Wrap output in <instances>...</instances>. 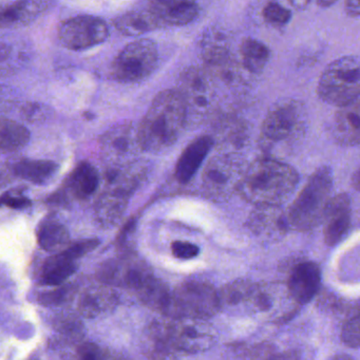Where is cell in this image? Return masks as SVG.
Masks as SVG:
<instances>
[{
	"mask_svg": "<svg viewBox=\"0 0 360 360\" xmlns=\"http://www.w3.org/2000/svg\"><path fill=\"white\" fill-rule=\"evenodd\" d=\"M101 151L109 168L119 167L135 162L139 147L137 127L132 123H123L111 127L101 137Z\"/></svg>",
	"mask_w": 360,
	"mask_h": 360,
	"instance_id": "7c38bea8",
	"label": "cell"
},
{
	"mask_svg": "<svg viewBox=\"0 0 360 360\" xmlns=\"http://www.w3.org/2000/svg\"><path fill=\"white\" fill-rule=\"evenodd\" d=\"M179 93L186 112V125L198 126L214 111V93L207 74L189 68L180 76Z\"/></svg>",
	"mask_w": 360,
	"mask_h": 360,
	"instance_id": "52a82bcc",
	"label": "cell"
},
{
	"mask_svg": "<svg viewBox=\"0 0 360 360\" xmlns=\"http://www.w3.org/2000/svg\"><path fill=\"white\" fill-rule=\"evenodd\" d=\"M157 60V44L148 38H142L127 44L119 52L111 66V76L124 84L142 82L153 74Z\"/></svg>",
	"mask_w": 360,
	"mask_h": 360,
	"instance_id": "ba28073f",
	"label": "cell"
},
{
	"mask_svg": "<svg viewBox=\"0 0 360 360\" xmlns=\"http://www.w3.org/2000/svg\"><path fill=\"white\" fill-rule=\"evenodd\" d=\"M307 115L302 104L283 101L275 105L261 128V141L266 151L284 149L298 142L305 135Z\"/></svg>",
	"mask_w": 360,
	"mask_h": 360,
	"instance_id": "5b68a950",
	"label": "cell"
},
{
	"mask_svg": "<svg viewBox=\"0 0 360 360\" xmlns=\"http://www.w3.org/2000/svg\"><path fill=\"white\" fill-rule=\"evenodd\" d=\"M333 175L329 167L318 168L307 180L286 212L289 226L309 230L323 223L331 200Z\"/></svg>",
	"mask_w": 360,
	"mask_h": 360,
	"instance_id": "3957f363",
	"label": "cell"
},
{
	"mask_svg": "<svg viewBox=\"0 0 360 360\" xmlns=\"http://www.w3.org/2000/svg\"><path fill=\"white\" fill-rule=\"evenodd\" d=\"M214 143V139L209 135H202L184 149L175 165V177L179 183L187 184L195 177Z\"/></svg>",
	"mask_w": 360,
	"mask_h": 360,
	"instance_id": "d6986e66",
	"label": "cell"
},
{
	"mask_svg": "<svg viewBox=\"0 0 360 360\" xmlns=\"http://www.w3.org/2000/svg\"><path fill=\"white\" fill-rule=\"evenodd\" d=\"M58 35L67 49L82 51L103 44L108 38L109 28L104 19L96 16H76L58 26Z\"/></svg>",
	"mask_w": 360,
	"mask_h": 360,
	"instance_id": "30bf717a",
	"label": "cell"
},
{
	"mask_svg": "<svg viewBox=\"0 0 360 360\" xmlns=\"http://www.w3.org/2000/svg\"><path fill=\"white\" fill-rule=\"evenodd\" d=\"M51 6V1H0V29L30 25Z\"/></svg>",
	"mask_w": 360,
	"mask_h": 360,
	"instance_id": "2e32d148",
	"label": "cell"
},
{
	"mask_svg": "<svg viewBox=\"0 0 360 360\" xmlns=\"http://www.w3.org/2000/svg\"><path fill=\"white\" fill-rule=\"evenodd\" d=\"M27 62V52L18 44L0 42V76L16 74Z\"/></svg>",
	"mask_w": 360,
	"mask_h": 360,
	"instance_id": "f546056e",
	"label": "cell"
},
{
	"mask_svg": "<svg viewBox=\"0 0 360 360\" xmlns=\"http://www.w3.org/2000/svg\"><path fill=\"white\" fill-rule=\"evenodd\" d=\"M334 1H319V5L323 7H329V6L333 5Z\"/></svg>",
	"mask_w": 360,
	"mask_h": 360,
	"instance_id": "f6af8a7d",
	"label": "cell"
},
{
	"mask_svg": "<svg viewBox=\"0 0 360 360\" xmlns=\"http://www.w3.org/2000/svg\"><path fill=\"white\" fill-rule=\"evenodd\" d=\"M332 360H354L351 356L345 355V354H341V355L335 356Z\"/></svg>",
	"mask_w": 360,
	"mask_h": 360,
	"instance_id": "ee69618b",
	"label": "cell"
},
{
	"mask_svg": "<svg viewBox=\"0 0 360 360\" xmlns=\"http://www.w3.org/2000/svg\"><path fill=\"white\" fill-rule=\"evenodd\" d=\"M102 360H127L124 357L119 355H113V354H104L103 353Z\"/></svg>",
	"mask_w": 360,
	"mask_h": 360,
	"instance_id": "7bdbcfd3",
	"label": "cell"
},
{
	"mask_svg": "<svg viewBox=\"0 0 360 360\" xmlns=\"http://www.w3.org/2000/svg\"><path fill=\"white\" fill-rule=\"evenodd\" d=\"M98 246H100L98 239H87V240H80V241L68 246L66 250H62V252L71 260L76 261V259L82 258L85 255L92 252Z\"/></svg>",
	"mask_w": 360,
	"mask_h": 360,
	"instance_id": "836d02e7",
	"label": "cell"
},
{
	"mask_svg": "<svg viewBox=\"0 0 360 360\" xmlns=\"http://www.w3.org/2000/svg\"><path fill=\"white\" fill-rule=\"evenodd\" d=\"M323 223H325V241L327 246H335L343 241L352 223L351 198L347 194L331 198Z\"/></svg>",
	"mask_w": 360,
	"mask_h": 360,
	"instance_id": "5bb4252c",
	"label": "cell"
},
{
	"mask_svg": "<svg viewBox=\"0 0 360 360\" xmlns=\"http://www.w3.org/2000/svg\"><path fill=\"white\" fill-rule=\"evenodd\" d=\"M185 127V108L179 93L175 90L159 93L137 127L141 151L151 153L167 151Z\"/></svg>",
	"mask_w": 360,
	"mask_h": 360,
	"instance_id": "7a4b0ae2",
	"label": "cell"
},
{
	"mask_svg": "<svg viewBox=\"0 0 360 360\" xmlns=\"http://www.w3.org/2000/svg\"><path fill=\"white\" fill-rule=\"evenodd\" d=\"M117 300L114 293L108 287H92L80 297L78 309L86 318H94L114 307Z\"/></svg>",
	"mask_w": 360,
	"mask_h": 360,
	"instance_id": "d4e9b609",
	"label": "cell"
},
{
	"mask_svg": "<svg viewBox=\"0 0 360 360\" xmlns=\"http://www.w3.org/2000/svg\"><path fill=\"white\" fill-rule=\"evenodd\" d=\"M37 241L46 252L66 250L70 241V234L66 226L56 220H44L37 230Z\"/></svg>",
	"mask_w": 360,
	"mask_h": 360,
	"instance_id": "4316f807",
	"label": "cell"
},
{
	"mask_svg": "<svg viewBox=\"0 0 360 360\" xmlns=\"http://www.w3.org/2000/svg\"><path fill=\"white\" fill-rule=\"evenodd\" d=\"M248 226L258 237L278 239L284 236L289 223L279 206H258L250 216Z\"/></svg>",
	"mask_w": 360,
	"mask_h": 360,
	"instance_id": "e0dca14e",
	"label": "cell"
},
{
	"mask_svg": "<svg viewBox=\"0 0 360 360\" xmlns=\"http://www.w3.org/2000/svg\"><path fill=\"white\" fill-rule=\"evenodd\" d=\"M162 325L168 343L179 357L206 351L214 345V334L204 320L169 318Z\"/></svg>",
	"mask_w": 360,
	"mask_h": 360,
	"instance_id": "9c48e42d",
	"label": "cell"
},
{
	"mask_svg": "<svg viewBox=\"0 0 360 360\" xmlns=\"http://www.w3.org/2000/svg\"><path fill=\"white\" fill-rule=\"evenodd\" d=\"M20 114L25 121L34 124V123L44 122V119H49L51 109L40 103H27L20 109Z\"/></svg>",
	"mask_w": 360,
	"mask_h": 360,
	"instance_id": "1f68e13d",
	"label": "cell"
},
{
	"mask_svg": "<svg viewBox=\"0 0 360 360\" xmlns=\"http://www.w3.org/2000/svg\"><path fill=\"white\" fill-rule=\"evenodd\" d=\"M242 65L250 74H259L270 60V50L263 42L248 38L241 44Z\"/></svg>",
	"mask_w": 360,
	"mask_h": 360,
	"instance_id": "f1b7e54d",
	"label": "cell"
},
{
	"mask_svg": "<svg viewBox=\"0 0 360 360\" xmlns=\"http://www.w3.org/2000/svg\"><path fill=\"white\" fill-rule=\"evenodd\" d=\"M359 100L343 107L334 117L332 135L343 146H357L360 137Z\"/></svg>",
	"mask_w": 360,
	"mask_h": 360,
	"instance_id": "7402d4cb",
	"label": "cell"
},
{
	"mask_svg": "<svg viewBox=\"0 0 360 360\" xmlns=\"http://www.w3.org/2000/svg\"><path fill=\"white\" fill-rule=\"evenodd\" d=\"M115 29L127 36H139L162 27L151 9L131 10L113 22Z\"/></svg>",
	"mask_w": 360,
	"mask_h": 360,
	"instance_id": "cb8c5ba5",
	"label": "cell"
},
{
	"mask_svg": "<svg viewBox=\"0 0 360 360\" xmlns=\"http://www.w3.org/2000/svg\"><path fill=\"white\" fill-rule=\"evenodd\" d=\"M360 66L357 56H345L332 62L318 83L319 98L332 106L343 107L359 100Z\"/></svg>",
	"mask_w": 360,
	"mask_h": 360,
	"instance_id": "8992f818",
	"label": "cell"
},
{
	"mask_svg": "<svg viewBox=\"0 0 360 360\" xmlns=\"http://www.w3.org/2000/svg\"><path fill=\"white\" fill-rule=\"evenodd\" d=\"M221 309L219 293L212 285L187 282L171 291L161 314L171 319L204 320Z\"/></svg>",
	"mask_w": 360,
	"mask_h": 360,
	"instance_id": "277c9868",
	"label": "cell"
},
{
	"mask_svg": "<svg viewBox=\"0 0 360 360\" xmlns=\"http://www.w3.org/2000/svg\"><path fill=\"white\" fill-rule=\"evenodd\" d=\"M98 279L103 283L127 287L139 292L153 275L143 261L135 258H124L107 261L98 271Z\"/></svg>",
	"mask_w": 360,
	"mask_h": 360,
	"instance_id": "4fadbf2b",
	"label": "cell"
},
{
	"mask_svg": "<svg viewBox=\"0 0 360 360\" xmlns=\"http://www.w3.org/2000/svg\"><path fill=\"white\" fill-rule=\"evenodd\" d=\"M78 356L80 360H102L103 352L94 343H87L80 345Z\"/></svg>",
	"mask_w": 360,
	"mask_h": 360,
	"instance_id": "74e56055",
	"label": "cell"
},
{
	"mask_svg": "<svg viewBox=\"0 0 360 360\" xmlns=\"http://www.w3.org/2000/svg\"><path fill=\"white\" fill-rule=\"evenodd\" d=\"M8 163L11 167L14 177L26 180L30 183L37 184V185H42V184L51 181L60 169L58 164L50 161V160L22 157V159H16L11 163L10 162Z\"/></svg>",
	"mask_w": 360,
	"mask_h": 360,
	"instance_id": "603a6c76",
	"label": "cell"
},
{
	"mask_svg": "<svg viewBox=\"0 0 360 360\" xmlns=\"http://www.w3.org/2000/svg\"><path fill=\"white\" fill-rule=\"evenodd\" d=\"M270 360H297V356L294 353H282L273 356Z\"/></svg>",
	"mask_w": 360,
	"mask_h": 360,
	"instance_id": "b9f144b4",
	"label": "cell"
},
{
	"mask_svg": "<svg viewBox=\"0 0 360 360\" xmlns=\"http://www.w3.org/2000/svg\"><path fill=\"white\" fill-rule=\"evenodd\" d=\"M31 205L29 198L20 189H12L0 197V206L12 208V209H24Z\"/></svg>",
	"mask_w": 360,
	"mask_h": 360,
	"instance_id": "e575fe53",
	"label": "cell"
},
{
	"mask_svg": "<svg viewBox=\"0 0 360 360\" xmlns=\"http://www.w3.org/2000/svg\"><path fill=\"white\" fill-rule=\"evenodd\" d=\"M298 182V173L292 166L261 159L244 171L236 193L257 207L279 206L291 197Z\"/></svg>",
	"mask_w": 360,
	"mask_h": 360,
	"instance_id": "6da1fadb",
	"label": "cell"
},
{
	"mask_svg": "<svg viewBox=\"0 0 360 360\" xmlns=\"http://www.w3.org/2000/svg\"><path fill=\"white\" fill-rule=\"evenodd\" d=\"M69 295V290L64 289H58L53 292L46 293L40 297V302L46 307H56V305H62L66 301Z\"/></svg>",
	"mask_w": 360,
	"mask_h": 360,
	"instance_id": "8d00e7d4",
	"label": "cell"
},
{
	"mask_svg": "<svg viewBox=\"0 0 360 360\" xmlns=\"http://www.w3.org/2000/svg\"><path fill=\"white\" fill-rule=\"evenodd\" d=\"M29 129L11 119H0V153H13L27 146Z\"/></svg>",
	"mask_w": 360,
	"mask_h": 360,
	"instance_id": "83f0119b",
	"label": "cell"
},
{
	"mask_svg": "<svg viewBox=\"0 0 360 360\" xmlns=\"http://www.w3.org/2000/svg\"><path fill=\"white\" fill-rule=\"evenodd\" d=\"M161 26H184L193 22L199 13L197 3L184 0H157L149 5Z\"/></svg>",
	"mask_w": 360,
	"mask_h": 360,
	"instance_id": "44dd1931",
	"label": "cell"
},
{
	"mask_svg": "<svg viewBox=\"0 0 360 360\" xmlns=\"http://www.w3.org/2000/svg\"><path fill=\"white\" fill-rule=\"evenodd\" d=\"M131 196L117 188L107 187L95 203V220L102 228H110L124 217Z\"/></svg>",
	"mask_w": 360,
	"mask_h": 360,
	"instance_id": "ac0fdd59",
	"label": "cell"
},
{
	"mask_svg": "<svg viewBox=\"0 0 360 360\" xmlns=\"http://www.w3.org/2000/svg\"><path fill=\"white\" fill-rule=\"evenodd\" d=\"M321 282L320 268L316 263L307 261L293 270L287 281V290L293 300L305 305L314 298Z\"/></svg>",
	"mask_w": 360,
	"mask_h": 360,
	"instance_id": "9a60e30c",
	"label": "cell"
},
{
	"mask_svg": "<svg viewBox=\"0 0 360 360\" xmlns=\"http://www.w3.org/2000/svg\"><path fill=\"white\" fill-rule=\"evenodd\" d=\"M100 186V175L96 168L89 162H80L67 180L62 194L65 199L74 198L78 201L90 199Z\"/></svg>",
	"mask_w": 360,
	"mask_h": 360,
	"instance_id": "ffe728a7",
	"label": "cell"
},
{
	"mask_svg": "<svg viewBox=\"0 0 360 360\" xmlns=\"http://www.w3.org/2000/svg\"><path fill=\"white\" fill-rule=\"evenodd\" d=\"M291 16H292V13L290 10L282 7L280 3H270L263 10V17L271 25H286L287 22H290Z\"/></svg>",
	"mask_w": 360,
	"mask_h": 360,
	"instance_id": "d6a6232c",
	"label": "cell"
},
{
	"mask_svg": "<svg viewBox=\"0 0 360 360\" xmlns=\"http://www.w3.org/2000/svg\"><path fill=\"white\" fill-rule=\"evenodd\" d=\"M343 343L348 347L357 349L360 343V317L358 311L345 323L341 334Z\"/></svg>",
	"mask_w": 360,
	"mask_h": 360,
	"instance_id": "4dcf8cb0",
	"label": "cell"
},
{
	"mask_svg": "<svg viewBox=\"0 0 360 360\" xmlns=\"http://www.w3.org/2000/svg\"><path fill=\"white\" fill-rule=\"evenodd\" d=\"M76 261L69 259L60 252L46 259L42 272V283L44 285H60L76 273Z\"/></svg>",
	"mask_w": 360,
	"mask_h": 360,
	"instance_id": "484cf974",
	"label": "cell"
},
{
	"mask_svg": "<svg viewBox=\"0 0 360 360\" xmlns=\"http://www.w3.org/2000/svg\"><path fill=\"white\" fill-rule=\"evenodd\" d=\"M15 179L9 163H1L0 162V190L9 186Z\"/></svg>",
	"mask_w": 360,
	"mask_h": 360,
	"instance_id": "ab89813d",
	"label": "cell"
},
{
	"mask_svg": "<svg viewBox=\"0 0 360 360\" xmlns=\"http://www.w3.org/2000/svg\"><path fill=\"white\" fill-rule=\"evenodd\" d=\"M243 173L239 161L232 155L212 157L202 175L206 195L214 200L226 199L236 191Z\"/></svg>",
	"mask_w": 360,
	"mask_h": 360,
	"instance_id": "8fae6325",
	"label": "cell"
},
{
	"mask_svg": "<svg viewBox=\"0 0 360 360\" xmlns=\"http://www.w3.org/2000/svg\"><path fill=\"white\" fill-rule=\"evenodd\" d=\"M345 11H347V13L349 14L350 16H352V17H358L360 14L359 3H358V1H353V0L347 1V3H345Z\"/></svg>",
	"mask_w": 360,
	"mask_h": 360,
	"instance_id": "60d3db41",
	"label": "cell"
},
{
	"mask_svg": "<svg viewBox=\"0 0 360 360\" xmlns=\"http://www.w3.org/2000/svg\"><path fill=\"white\" fill-rule=\"evenodd\" d=\"M15 105V93L7 87L0 86V113L7 112Z\"/></svg>",
	"mask_w": 360,
	"mask_h": 360,
	"instance_id": "f35d334b",
	"label": "cell"
},
{
	"mask_svg": "<svg viewBox=\"0 0 360 360\" xmlns=\"http://www.w3.org/2000/svg\"><path fill=\"white\" fill-rule=\"evenodd\" d=\"M171 252L175 258L189 260L199 255L200 248L190 242L175 241L171 244Z\"/></svg>",
	"mask_w": 360,
	"mask_h": 360,
	"instance_id": "d590c367",
	"label": "cell"
}]
</instances>
